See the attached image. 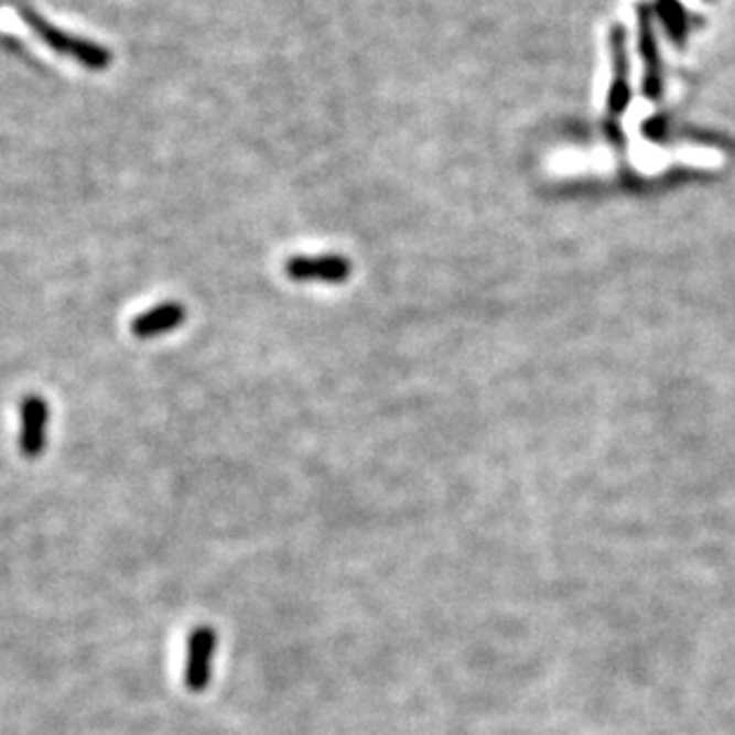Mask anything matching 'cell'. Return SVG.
<instances>
[{"instance_id":"1","label":"cell","mask_w":735,"mask_h":735,"mask_svg":"<svg viewBox=\"0 0 735 735\" xmlns=\"http://www.w3.org/2000/svg\"><path fill=\"white\" fill-rule=\"evenodd\" d=\"M20 14L22 20L32 26V32L46 43V46L55 53H61L69 61L79 63L86 69H94V72H104L110 67L112 63V53L106 46H98L94 41H86L79 39L75 34H67L63 29H57L55 24H51L48 20H43L41 14L29 8V6H20Z\"/></svg>"},{"instance_id":"2","label":"cell","mask_w":735,"mask_h":735,"mask_svg":"<svg viewBox=\"0 0 735 735\" xmlns=\"http://www.w3.org/2000/svg\"><path fill=\"white\" fill-rule=\"evenodd\" d=\"M284 272L296 282H329L339 284L349 280L352 263L339 253L294 256L287 261Z\"/></svg>"},{"instance_id":"3","label":"cell","mask_w":735,"mask_h":735,"mask_svg":"<svg viewBox=\"0 0 735 735\" xmlns=\"http://www.w3.org/2000/svg\"><path fill=\"white\" fill-rule=\"evenodd\" d=\"M48 401L39 394H29L20 403V452L26 458H36L46 450L48 440Z\"/></svg>"},{"instance_id":"4","label":"cell","mask_w":735,"mask_h":735,"mask_svg":"<svg viewBox=\"0 0 735 735\" xmlns=\"http://www.w3.org/2000/svg\"><path fill=\"white\" fill-rule=\"evenodd\" d=\"M215 645H218V636L208 626H198L192 630L190 647H186V669H184V683L192 693H201L210 683V667H213V655Z\"/></svg>"},{"instance_id":"5","label":"cell","mask_w":735,"mask_h":735,"mask_svg":"<svg viewBox=\"0 0 735 735\" xmlns=\"http://www.w3.org/2000/svg\"><path fill=\"white\" fill-rule=\"evenodd\" d=\"M184 321L186 309L177 304V301H165V304H158L137 315L132 321V335L139 339H153L172 333V329L180 327Z\"/></svg>"},{"instance_id":"6","label":"cell","mask_w":735,"mask_h":735,"mask_svg":"<svg viewBox=\"0 0 735 735\" xmlns=\"http://www.w3.org/2000/svg\"><path fill=\"white\" fill-rule=\"evenodd\" d=\"M612 57H614V79L609 89V115H621L630 100L628 89V53H626V29L616 24L612 29Z\"/></svg>"},{"instance_id":"7","label":"cell","mask_w":735,"mask_h":735,"mask_svg":"<svg viewBox=\"0 0 735 735\" xmlns=\"http://www.w3.org/2000/svg\"><path fill=\"white\" fill-rule=\"evenodd\" d=\"M638 22H640V53L645 57V94L650 98H657L661 94V65H659V48H657V34L652 26V10L650 6L638 8Z\"/></svg>"},{"instance_id":"8","label":"cell","mask_w":735,"mask_h":735,"mask_svg":"<svg viewBox=\"0 0 735 735\" xmlns=\"http://www.w3.org/2000/svg\"><path fill=\"white\" fill-rule=\"evenodd\" d=\"M657 18L661 20V24L667 26L669 36L675 43H683L688 36V29H690V20H688V12L683 10V6L679 0H659L657 8Z\"/></svg>"}]
</instances>
